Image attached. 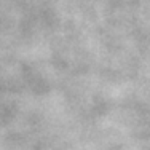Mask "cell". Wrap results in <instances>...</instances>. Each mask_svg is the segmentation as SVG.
<instances>
[]
</instances>
